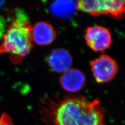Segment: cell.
<instances>
[{
	"instance_id": "cell-1",
	"label": "cell",
	"mask_w": 125,
	"mask_h": 125,
	"mask_svg": "<svg viewBox=\"0 0 125 125\" xmlns=\"http://www.w3.org/2000/svg\"><path fill=\"white\" fill-rule=\"evenodd\" d=\"M49 109L54 125H105L104 111L99 100L68 97L53 102Z\"/></svg>"
},
{
	"instance_id": "cell-2",
	"label": "cell",
	"mask_w": 125,
	"mask_h": 125,
	"mask_svg": "<svg viewBox=\"0 0 125 125\" xmlns=\"http://www.w3.org/2000/svg\"><path fill=\"white\" fill-rule=\"evenodd\" d=\"M32 31V26L26 15L17 13L6 25L0 44V54H9L12 63H21L33 48Z\"/></svg>"
},
{
	"instance_id": "cell-3",
	"label": "cell",
	"mask_w": 125,
	"mask_h": 125,
	"mask_svg": "<svg viewBox=\"0 0 125 125\" xmlns=\"http://www.w3.org/2000/svg\"><path fill=\"white\" fill-rule=\"evenodd\" d=\"M76 9L93 16L108 15L117 19L125 14V1L118 0H83L76 2Z\"/></svg>"
},
{
	"instance_id": "cell-4",
	"label": "cell",
	"mask_w": 125,
	"mask_h": 125,
	"mask_svg": "<svg viewBox=\"0 0 125 125\" xmlns=\"http://www.w3.org/2000/svg\"><path fill=\"white\" fill-rule=\"evenodd\" d=\"M93 76L96 83H106L116 76L118 65L112 57L106 54H102L90 62Z\"/></svg>"
},
{
	"instance_id": "cell-5",
	"label": "cell",
	"mask_w": 125,
	"mask_h": 125,
	"mask_svg": "<svg viewBox=\"0 0 125 125\" xmlns=\"http://www.w3.org/2000/svg\"><path fill=\"white\" fill-rule=\"evenodd\" d=\"M85 40L89 48L95 52H103L112 43L110 31L102 26L88 27L85 30Z\"/></svg>"
},
{
	"instance_id": "cell-6",
	"label": "cell",
	"mask_w": 125,
	"mask_h": 125,
	"mask_svg": "<svg viewBox=\"0 0 125 125\" xmlns=\"http://www.w3.org/2000/svg\"><path fill=\"white\" fill-rule=\"evenodd\" d=\"M85 77L80 70L69 68L62 73L60 82L62 88L69 92H76L83 87Z\"/></svg>"
},
{
	"instance_id": "cell-7",
	"label": "cell",
	"mask_w": 125,
	"mask_h": 125,
	"mask_svg": "<svg viewBox=\"0 0 125 125\" xmlns=\"http://www.w3.org/2000/svg\"><path fill=\"white\" fill-rule=\"evenodd\" d=\"M48 63L53 71L62 73L70 68L73 63L71 54L64 49L54 50L47 57Z\"/></svg>"
},
{
	"instance_id": "cell-8",
	"label": "cell",
	"mask_w": 125,
	"mask_h": 125,
	"mask_svg": "<svg viewBox=\"0 0 125 125\" xmlns=\"http://www.w3.org/2000/svg\"><path fill=\"white\" fill-rule=\"evenodd\" d=\"M32 35L33 42L41 46L51 44L56 38V32L54 27L45 21L37 22L32 26Z\"/></svg>"
},
{
	"instance_id": "cell-9",
	"label": "cell",
	"mask_w": 125,
	"mask_h": 125,
	"mask_svg": "<svg viewBox=\"0 0 125 125\" xmlns=\"http://www.w3.org/2000/svg\"><path fill=\"white\" fill-rule=\"evenodd\" d=\"M0 125H14L13 120L6 113H4L0 116Z\"/></svg>"
},
{
	"instance_id": "cell-10",
	"label": "cell",
	"mask_w": 125,
	"mask_h": 125,
	"mask_svg": "<svg viewBox=\"0 0 125 125\" xmlns=\"http://www.w3.org/2000/svg\"><path fill=\"white\" fill-rule=\"evenodd\" d=\"M5 21L2 16H0V38L3 36L6 31Z\"/></svg>"
},
{
	"instance_id": "cell-11",
	"label": "cell",
	"mask_w": 125,
	"mask_h": 125,
	"mask_svg": "<svg viewBox=\"0 0 125 125\" xmlns=\"http://www.w3.org/2000/svg\"><path fill=\"white\" fill-rule=\"evenodd\" d=\"M3 3V1H0V7H1V6H2V3Z\"/></svg>"
}]
</instances>
